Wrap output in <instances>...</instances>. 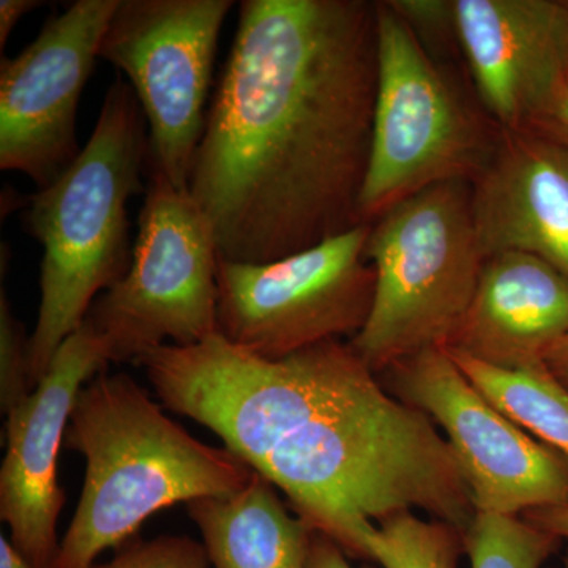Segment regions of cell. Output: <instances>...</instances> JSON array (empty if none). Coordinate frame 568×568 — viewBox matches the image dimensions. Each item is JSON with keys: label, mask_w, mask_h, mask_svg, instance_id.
<instances>
[{"label": "cell", "mask_w": 568, "mask_h": 568, "mask_svg": "<svg viewBox=\"0 0 568 568\" xmlns=\"http://www.w3.org/2000/svg\"><path fill=\"white\" fill-rule=\"evenodd\" d=\"M376 3L244 0L189 192L220 260L267 264L362 224Z\"/></svg>", "instance_id": "1"}, {"label": "cell", "mask_w": 568, "mask_h": 568, "mask_svg": "<svg viewBox=\"0 0 568 568\" xmlns=\"http://www.w3.org/2000/svg\"><path fill=\"white\" fill-rule=\"evenodd\" d=\"M136 364L164 406L222 437L346 555L368 559L366 537L398 514L422 510L462 532L476 517L435 422L388 394L349 343L267 361L216 334Z\"/></svg>", "instance_id": "2"}, {"label": "cell", "mask_w": 568, "mask_h": 568, "mask_svg": "<svg viewBox=\"0 0 568 568\" xmlns=\"http://www.w3.org/2000/svg\"><path fill=\"white\" fill-rule=\"evenodd\" d=\"M63 444L85 458V480L54 568H91L162 508L231 495L256 474L227 448L194 439L125 373L85 384Z\"/></svg>", "instance_id": "3"}, {"label": "cell", "mask_w": 568, "mask_h": 568, "mask_svg": "<svg viewBox=\"0 0 568 568\" xmlns=\"http://www.w3.org/2000/svg\"><path fill=\"white\" fill-rule=\"evenodd\" d=\"M145 123L133 89L118 78L77 162L37 190L22 212L26 230L43 248L39 320L29 338L32 390L95 298L132 267L126 205L142 192L149 163Z\"/></svg>", "instance_id": "4"}, {"label": "cell", "mask_w": 568, "mask_h": 568, "mask_svg": "<svg viewBox=\"0 0 568 568\" xmlns=\"http://www.w3.org/2000/svg\"><path fill=\"white\" fill-rule=\"evenodd\" d=\"M366 257L375 268L368 320L349 345L373 372L428 349H448L476 295L485 257L470 185L437 183L372 223Z\"/></svg>", "instance_id": "5"}, {"label": "cell", "mask_w": 568, "mask_h": 568, "mask_svg": "<svg viewBox=\"0 0 568 568\" xmlns=\"http://www.w3.org/2000/svg\"><path fill=\"white\" fill-rule=\"evenodd\" d=\"M377 88L372 148L358 197L362 223L437 183L473 182L495 149L416 31L376 3Z\"/></svg>", "instance_id": "6"}, {"label": "cell", "mask_w": 568, "mask_h": 568, "mask_svg": "<svg viewBox=\"0 0 568 568\" xmlns=\"http://www.w3.org/2000/svg\"><path fill=\"white\" fill-rule=\"evenodd\" d=\"M129 274L93 302L84 324L115 364L163 345L194 346L219 334V250L189 190L149 168Z\"/></svg>", "instance_id": "7"}, {"label": "cell", "mask_w": 568, "mask_h": 568, "mask_svg": "<svg viewBox=\"0 0 568 568\" xmlns=\"http://www.w3.org/2000/svg\"><path fill=\"white\" fill-rule=\"evenodd\" d=\"M372 224L362 223L267 264L219 260L216 328L224 342L280 361L364 328L375 268L366 257Z\"/></svg>", "instance_id": "8"}, {"label": "cell", "mask_w": 568, "mask_h": 568, "mask_svg": "<svg viewBox=\"0 0 568 568\" xmlns=\"http://www.w3.org/2000/svg\"><path fill=\"white\" fill-rule=\"evenodd\" d=\"M233 0H119L99 58L122 71L149 125L151 170L189 190Z\"/></svg>", "instance_id": "9"}, {"label": "cell", "mask_w": 568, "mask_h": 568, "mask_svg": "<svg viewBox=\"0 0 568 568\" xmlns=\"http://www.w3.org/2000/svg\"><path fill=\"white\" fill-rule=\"evenodd\" d=\"M388 390L446 433L477 514L521 517L568 504V462L485 398L447 349L386 369Z\"/></svg>", "instance_id": "10"}, {"label": "cell", "mask_w": 568, "mask_h": 568, "mask_svg": "<svg viewBox=\"0 0 568 568\" xmlns=\"http://www.w3.org/2000/svg\"><path fill=\"white\" fill-rule=\"evenodd\" d=\"M118 6L77 0L20 54L2 58L0 170L26 174L43 190L77 162L78 106Z\"/></svg>", "instance_id": "11"}, {"label": "cell", "mask_w": 568, "mask_h": 568, "mask_svg": "<svg viewBox=\"0 0 568 568\" xmlns=\"http://www.w3.org/2000/svg\"><path fill=\"white\" fill-rule=\"evenodd\" d=\"M110 362L103 343L82 323L59 347L32 394L7 414L0 518L33 568H54L58 560V521L65 504L59 452L78 395Z\"/></svg>", "instance_id": "12"}, {"label": "cell", "mask_w": 568, "mask_h": 568, "mask_svg": "<svg viewBox=\"0 0 568 568\" xmlns=\"http://www.w3.org/2000/svg\"><path fill=\"white\" fill-rule=\"evenodd\" d=\"M457 36L485 110L526 132L568 77V7L559 0H454Z\"/></svg>", "instance_id": "13"}, {"label": "cell", "mask_w": 568, "mask_h": 568, "mask_svg": "<svg viewBox=\"0 0 568 568\" xmlns=\"http://www.w3.org/2000/svg\"><path fill=\"white\" fill-rule=\"evenodd\" d=\"M485 260L526 253L568 276V149L532 132H506L470 186Z\"/></svg>", "instance_id": "14"}, {"label": "cell", "mask_w": 568, "mask_h": 568, "mask_svg": "<svg viewBox=\"0 0 568 568\" xmlns=\"http://www.w3.org/2000/svg\"><path fill=\"white\" fill-rule=\"evenodd\" d=\"M568 335V276L526 253L485 260L469 312L448 349L497 368L544 365Z\"/></svg>", "instance_id": "15"}, {"label": "cell", "mask_w": 568, "mask_h": 568, "mask_svg": "<svg viewBox=\"0 0 568 568\" xmlns=\"http://www.w3.org/2000/svg\"><path fill=\"white\" fill-rule=\"evenodd\" d=\"M186 508L215 568L308 566L315 530L287 511L261 474L231 495L200 497Z\"/></svg>", "instance_id": "16"}, {"label": "cell", "mask_w": 568, "mask_h": 568, "mask_svg": "<svg viewBox=\"0 0 568 568\" xmlns=\"http://www.w3.org/2000/svg\"><path fill=\"white\" fill-rule=\"evenodd\" d=\"M447 351L493 406L568 462V387L547 364L497 368L459 351Z\"/></svg>", "instance_id": "17"}, {"label": "cell", "mask_w": 568, "mask_h": 568, "mask_svg": "<svg viewBox=\"0 0 568 568\" xmlns=\"http://www.w3.org/2000/svg\"><path fill=\"white\" fill-rule=\"evenodd\" d=\"M465 532L414 511L375 525L366 537L368 559L384 568H458L466 552Z\"/></svg>", "instance_id": "18"}, {"label": "cell", "mask_w": 568, "mask_h": 568, "mask_svg": "<svg viewBox=\"0 0 568 568\" xmlns=\"http://www.w3.org/2000/svg\"><path fill=\"white\" fill-rule=\"evenodd\" d=\"M465 541L470 568H541L562 540L523 517L476 514Z\"/></svg>", "instance_id": "19"}, {"label": "cell", "mask_w": 568, "mask_h": 568, "mask_svg": "<svg viewBox=\"0 0 568 568\" xmlns=\"http://www.w3.org/2000/svg\"><path fill=\"white\" fill-rule=\"evenodd\" d=\"M29 338L13 316L6 287L0 291V406L9 414L32 394L29 377Z\"/></svg>", "instance_id": "20"}, {"label": "cell", "mask_w": 568, "mask_h": 568, "mask_svg": "<svg viewBox=\"0 0 568 568\" xmlns=\"http://www.w3.org/2000/svg\"><path fill=\"white\" fill-rule=\"evenodd\" d=\"M203 544L186 536H162L132 540L118 549L110 562L91 568H209Z\"/></svg>", "instance_id": "21"}, {"label": "cell", "mask_w": 568, "mask_h": 568, "mask_svg": "<svg viewBox=\"0 0 568 568\" xmlns=\"http://www.w3.org/2000/svg\"><path fill=\"white\" fill-rule=\"evenodd\" d=\"M387 3L414 31H454V0H394Z\"/></svg>", "instance_id": "22"}, {"label": "cell", "mask_w": 568, "mask_h": 568, "mask_svg": "<svg viewBox=\"0 0 568 568\" xmlns=\"http://www.w3.org/2000/svg\"><path fill=\"white\" fill-rule=\"evenodd\" d=\"M528 132L540 134L568 149V77L558 97L530 123Z\"/></svg>", "instance_id": "23"}, {"label": "cell", "mask_w": 568, "mask_h": 568, "mask_svg": "<svg viewBox=\"0 0 568 568\" xmlns=\"http://www.w3.org/2000/svg\"><path fill=\"white\" fill-rule=\"evenodd\" d=\"M306 568H354L346 558V552L331 537L313 532Z\"/></svg>", "instance_id": "24"}, {"label": "cell", "mask_w": 568, "mask_h": 568, "mask_svg": "<svg viewBox=\"0 0 568 568\" xmlns=\"http://www.w3.org/2000/svg\"><path fill=\"white\" fill-rule=\"evenodd\" d=\"M530 525L547 530L560 538L568 540V504L558 507L537 508V510L526 511L521 515Z\"/></svg>", "instance_id": "25"}, {"label": "cell", "mask_w": 568, "mask_h": 568, "mask_svg": "<svg viewBox=\"0 0 568 568\" xmlns=\"http://www.w3.org/2000/svg\"><path fill=\"white\" fill-rule=\"evenodd\" d=\"M43 2L39 0H2L0 2V48H6L11 32L17 28L18 22L29 13L39 9Z\"/></svg>", "instance_id": "26"}, {"label": "cell", "mask_w": 568, "mask_h": 568, "mask_svg": "<svg viewBox=\"0 0 568 568\" xmlns=\"http://www.w3.org/2000/svg\"><path fill=\"white\" fill-rule=\"evenodd\" d=\"M545 364H547L549 372L552 373L564 386L568 387V335L562 336L558 339L544 357Z\"/></svg>", "instance_id": "27"}, {"label": "cell", "mask_w": 568, "mask_h": 568, "mask_svg": "<svg viewBox=\"0 0 568 568\" xmlns=\"http://www.w3.org/2000/svg\"><path fill=\"white\" fill-rule=\"evenodd\" d=\"M0 568H33L21 552L13 547L10 538L0 537Z\"/></svg>", "instance_id": "28"}, {"label": "cell", "mask_w": 568, "mask_h": 568, "mask_svg": "<svg viewBox=\"0 0 568 568\" xmlns=\"http://www.w3.org/2000/svg\"><path fill=\"white\" fill-rule=\"evenodd\" d=\"M562 568H568V555H567L566 560H564V567Z\"/></svg>", "instance_id": "29"}, {"label": "cell", "mask_w": 568, "mask_h": 568, "mask_svg": "<svg viewBox=\"0 0 568 568\" xmlns=\"http://www.w3.org/2000/svg\"><path fill=\"white\" fill-rule=\"evenodd\" d=\"M567 7H568V2H567Z\"/></svg>", "instance_id": "30"}]
</instances>
